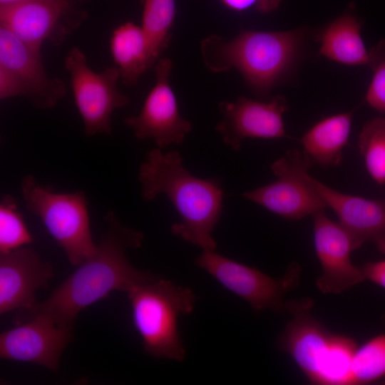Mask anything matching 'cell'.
Returning a JSON list of instances; mask_svg holds the SVG:
<instances>
[{
  "mask_svg": "<svg viewBox=\"0 0 385 385\" xmlns=\"http://www.w3.org/2000/svg\"><path fill=\"white\" fill-rule=\"evenodd\" d=\"M265 186L244 192L242 196L289 220H299L327 208L313 189L301 180L284 173Z\"/></svg>",
  "mask_w": 385,
  "mask_h": 385,
  "instance_id": "e0dca14e",
  "label": "cell"
},
{
  "mask_svg": "<svg viewBox=\"0 0 385 385\" xmlns=\"http://www.w3.org/2000/svg\"><path fill=\"white\" fill-rule=\"evenodd\" d=\"M33 242L16 199L4 195L0 202V254L8 253Z\"/></svg>",
  "mask_w": 385,
  "mask_h": 385,
  "instance_id": "cb8c5ba5",
  "label": "cell"
},
{
  "mask_svg": "<svg viewBox=\"0 0 385 385\" xmlns=\"http://www.w3.org/2000/svg\"><path fill=\"white\" fill-rule=\"evenodd\" d=\"M368 66L373 76L365 101L374 110L385 113V39L379 41L369 51Z\"/></svg>",
  "mask_w": 385,
  "mask_h": 385,
  "instance_id": "484cf974",
  "label": "cell"
},
{
  "mask_svg": "<svg viewBox=\"0 0 385 385\" xmlns=\"http://www.w3.org/2000/svg\"><path fill=\"white\" fill-rule=\"evenodd\" d=\"M141 196L153 201L163 194L177 210L181 222L172 225L173 235L203 250H215L212 232L222 212L223 191L215 178L200 179L184 168L176 150L153 149L141 163L138 175Z\"/></svg>",
  "mask_w": 385,
  "mask_h": 385,
  "instance_id": "7a4b0ae2",
  "label": "cell"
},
{
  "mask_svg": "<svg viewBox=\"0 0 385 385\" xmlns=\"http://www.w3.org/2000/svg\"><path fill=\"white\" fill-rule=\"evenodd\" d=\"M358 147L370 176L385 184V118L367 120L359 135Z\"/></svg>",
  "mask_w": 385,
  "mask_h": 385,
  "instance_id": "603a6c76",
  "label": "cell"
},
{
  "mask_svg": "<svg viewBox=\"0 0 385 385\" xmlns=\"http://www.w3.org/2000/svg\"><path fill=\"white\" fill-rule=\"evenodd\" d=\"M360 268L366 279L385 289V260L366 262Z\"/></svg>",
  "mask_w": 385,
  "mask_h": 385,
  "instance_id": "83f0119b",
  "label": "cell"
},
{
  "mask_svg": "<svg viewBox=\"0 0 385 385\" xmlns=\"http://www.w3.org/2000/svg\"><path fill=\"white\" fill-rule=\"evenodd\" d=\"M71 76L75 103L82 118L84 133L90 137L98 133L112 134L111 115L118 108L126 106L130 99L118 88L120 73L117 66L99 73L87 64L84 53L72 48L64 60Z\"/></svg>",
  "mask_w": 385,
  "mask_h": 385,
  "instance_id": "ba28073f",
  "label": "cell"
},
{
  "mask_svg": "<svg viewBox=\"0 0 385 385\" xmlns=\"http://www.w3.org/2000/svg\"><path fill=\"white\" fill-rule=\"evenodd\" d=\"M21 190L28 210L41 220L72 265L78 266L93 255L97 245L84 192H57L31 175L21 180Z\"/></svg>",
  "mask_w": 385,
  "mask_h": 385,
  "instance_id": "5b68a950",
  "label": "cell"
},
{
  "mask_svg": "<svg viewBox=\"0 0 385 385\" xmlns=\"http://www.w3.org/2000/svg\"><path fill=\"white\" fill-rule=\"evenodd\" d=\"M34 1V0H0V6L14 4L23 1Z\"/></svg>",
  "mask_w": 385,
  "mask_h": 385,
  "instance_id": "f1b7e54d",
  "label": "cell"
},
{
  "mask_svg": "<svg viewBox=\"0 0 385 385\" xmlns=\"http://www.w3.org/2000/svg\"><path fill=\"white\" fill-rule=\"evenodd\" d=\"M83 0H34L0 6V26L23 42L41 50L44 41L58 46L87 14Z\"/></svg>",
  "mask_w": 385,
  "mask_h": 385,
  "instance_id": "9c48e42d",
  "label": "cell"
},
{
  "mask_svg": "<svg viewBox=\"0 0 385 385\" xmlns=\"http://www.w3.org/2000/svg\"><path fill=\"white\" fill-rule=\"evenodd\" d=\"M218 108L222 118L215 125V130L234 150H239L247 138H289L283 121V114L289 107L282 95L273 96L269 102L240 96L232 102H220Z\"/></svg>",
  "mask_w": 385,
  "mask_h": 385,
  "instance_id": "4fadbf2b",
  "label": "cell"
},
{
  "mask_svg": "<svg viewBox=\"0 0 385 385\" xmlns=\"http://www.w3.org/2000/svg\"><path fill=\"white\" fill-rule=\"evenodd\" d=\"M314 242L322 272L316 284L324 293L338 294L365 280L360 267L352 264L354 250L349 234L339 222L330 220L324 210L315 212Z\"/></svg>",
  "mask_w": 385,
  "mask_h": 385,
  "instance_id": "5bb4252c",
  "label": "cell"
},
{
  "mask_svg": "<svg viewBox=\"0 0 385 385\" xmlns=\"http://www.w3.org/2000/svg\"><path fill=\"white\" fill-rule=\"evenodd\" d=\"M227 8L235 11L255 10L266 14L277 10L282 0H220Z\"/></svg>",
  "mask_w": 385,
  "mask_h": 385,
  "instance_id": "4316f807",
  "label": "cell"
},
{
  "mask_svg": "<svg viewBox=\"0 0 385 385\" xmlns=\"http://www.w3.org/2000/svg\"><path fill=\"white\" fill-rule=\"evenodd\" d=\"M354 109L323 118L302 137L303 152L314 164L337 166L342 160L347 145Z\"/></svg>",
  "mask_w": 385,
  "mask_h": 385,
  "instance_id": "ffe728a7",
  "label": "cell"
},
{
  "mask_svg": "<svg viewBox=\"0 0 385 385\" xmlns=\"http://www.w3.org/2000/svg\"><path fill=\"white\" fill-rule=\"evenodd\" d=\"M354 384H366L385 376V334L357 347L352 361Z\"/></svg>",
  "mask_w": 385,
  "mask_h": 385,
  "instance_id": "d4e9b609",
  "label": "cell"
},
{
  "mask_svg": "<svg viewBox=\"0 0 385 385\" xmlns=\"http://www.w3.org/2000/svg\"><path fill=\"white\" fill-rule=\"evenodd\" d=\"M53 274L50 263L31 248L0 254V313L32 307L35 292L46 287Z\"/></svg>",
  "mask_w": 385,
  "mask_h": 385,
  "instance_id": "2e32d148",
  "label": "cell"
},
{
  "mask_svg": "<svg viewBox=\"0 0 385 385\" xmlns=\"http://www.w3.org/2000/svg\"><path fill=\"white\" fill-rule=\"evenodd\" d=\"M305 28L279 31L242 29L231 41L211 34L200 42L205 66L215 73L237 69L249 88L265 96L289 77L305 51Z\"/></svg>",
  "mask_w": 385,
  "mask_h": 385,
  "instance_id": "3957f363",
  "label": "cell"
},
{
  "mask_svg": "<svg viewBox=\"0 0 385 385\" xmlns=\"http://www.w3.org/2000/svg\"><path fill=\"white\" fill-rule=\"evenodd\" d=\"M66 93L63 81L47 75L41 50L0 26V98L23 96L43 110L56 106Z\"/></svg>",
  "mask_w": 385,
  "mask_h": 385,
  "instance_id": "52a82bcc",
  "label": "cell"
},
{
  "mask_svg": "<svg viewBox=\"0 0 385 385\" xmlns=\"http://www.w3.org/2000/svg\"><path fill=\"white\" fill-rule=\"evenodd\" d=\"M126 294L145 352L155 358L183 361L186 351L178 318L193 309L196 298L192 291L150 274Z\"/></svg>",
  "mask_w": 385,
  "mask_h": 385,
  "instance_id": "277c9868",
  "label": "cell"
},
{
  "mask_svg": "<svg viewBox=\"0 0 385 385\" xmlns=\"http://www.w3.org/2000/svg\"><path fill=\"white\" fill-rule=\"evenodd\" d=\"M143 5L141 28L160 58L168 47L172 34L176 6L175 0H141Z\"/></svg>",
  "mask_w": 385,
  "mask_h": 385,
  "instance_id": "44dd1931",
  "label": "cell"
},
{
  "mask_svg": "<svg viewBox=\"0 0 385 385\" xmlns=\"http://www.w3.org/2000/svg\"><path fill=\"white\" fill-rule=\"evenodd\" d=\"M313 161L304 153L287 151L271 166L274 174L292 175L314 190L337 214L339 223L349 234L354 250L366 242H372L385 252V201L344 194L327 186L312 177L309 169Z\"/></svg>",
  "mask_w": 385,
  "mask_h": 385,
  "instance_id": "8992f818",
  "label": "cell"
},
{
  "mask_svg": "<svg viewBox=\"0 0 385 385\" xmlns=\"http://www.w3.org/2000/svg\"><path fill=\"white\" fill-rule=\"evenodd\" d=\"M312 304L309 299L287 302L286 309L294 318L281 334L279 346L293 358L309 381L317 384L333 334L309 314Z\"/></svg>",
  "mask_w": 385,
  "mask_h": 385,
  "instance_id": "9a60e30c",
  "label": "cell"
},
{
  "mask_svg": "<svg viewBox=\"0 0 385 385\" xmlns=\"http://www.w3.org/2000/svg\"><path fill=\"white\" fill-rule=\"evenodd\" d=\"M361 26L362 22L351 4L315 34V39L320 43L319 53L344 65L368 66L369 55L361 35Z\"/></svg>",
  "mask_w": 385,
  "mask_h": 385,
  "instance_id": "ac0fdd59",
  "label": "cell"
},
{
  "mask_svg": "<svg viewBox=\"0 0 385 385\" xmlns=\"http://www.w3.org/2000/svg\"><path fill=\"white\" fill-rule=\"evenodd\" d=\"M356 348V343L352 338L333 334L318 384H354L352 361Z\"/></svg>",
  "mask_w": 385,
  "mask_h": 385,
  "instance_id": "7402d4cb",
  "label": "cell"
},
{
  "mask_svg": "<svg viewBox=\"0 0 385 385\" xmlns=\"http://www.w3.org/2000/svg\"><path fill=\"white\" fill-rule=\"evenodd\" d=\"M173 62L160 58L154 66L155 83L148 93L141 111L128 116L124 123L134 131L136 138H152L158 148L181 143L192 130L191 123L179 113L170 78Z\"/></svg>",
  "mask_w": 385,
  "mask_h": 385,
  "instance_id": "8fae6325",
  "label": "cell"
},
{
  "mask_svg": "<svg viewBox=\"0 0 385 385\" xmlns=\"http://www.w3.org/2000/svg\"><path fill=\"white\" fill-rule=\"evenodd\" d=\"M195 262L225 288L247 301L256 311L286 309L284 297L297 285L300 270L297 265L292 264L282 277L274 279L215 250H203Z\"/></svg>",
  "mask_w": 385,
  "mask_h": 385,
  "instance_id": "30bf717a",
  "label": "cell"
},
{
  "mask_svg": "<svg viewBox=\"0 0 385 385\" xmlns=\"http://www.w3.org/2000/svg\"><path fill=\"white\" fill-rule=\"evenodd\" d=\"M0 334L1 359L29 362L56 371L61 356L73 338V329L48 315L36 314L16 321Z\"/></svg>",
  "mask_w": 385,
  "mask_h": 385,
  "instance_id": "7c38bea8",
  "label": "cell"
},
{
  "mask_svg": "<svg viewBox=\"0 0 385 385\" xmlns=\"http://www.w3.org/2000/svg\"><path fill=\"white\" fill-rule=\"evenodd\" d=\"M107 230L96 252L43 302L19 310L16 319L36 314L49 316L60 325L73 329L78 314L108 296L113 290L128 293L150 275L134 267L126 257L128 249L140 247L143 234L123 225L113 211L104 216Z\"/></svg>",
  "mask_w": 385,
  "mask_h": 385,
  "instance_id": "6da1fadb",
  "label": "cell"
},
{
  "mask_svg": "<svg viewBox=\"0 0 385 385\" xmlns=\"http://www.w3.org/2000/svg\"><path fill=\"white\" fill-rule=\"evenodd\" d=\"M111 53L125 86L135 85L160 59L143 31L132 22L117 27L111 38Z\"/></svg>",
  "mask_w": 385,
  "mask_h": 385,
  "instance_id": "d6986e66",
  "label": "cell"
}]
</instances>
